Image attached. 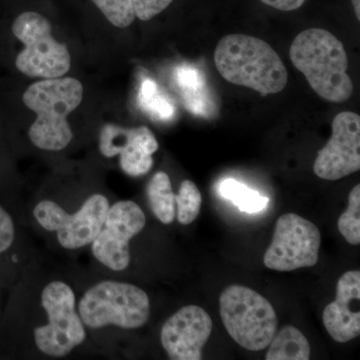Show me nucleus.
Listing matches in <instances>:
<instances>
[{
  "mask_svg": "<svg viewBox=\"0 0 360 360\" xmlns=\"http://www.w3.org/2000/svg\"><path fill=\"white\" fill-rule=\"evenodd\" d=\"M77 293L66 276L42 271L32 262L30 348L33 357L66 359L89 340L77 310Z\"/></svg>",
  "mask_w": 360,
  "mask_h": 360,
  "instance_id": "1",
  "label": "nucleus"
},
{
  "mask_svg": "<svg viewBox=\"0 0 360 360\" xmlns=\"http://www.w3.org/2000/svg\"><path fill=\"white\" fill-rule=\"evenodd\" d=\"M150 300L134 283L104 278L77 297V310L90 340H116V333L143 328L150 317Z\"/></svg>",
  "mask_w": 360,
  "mask_h": 360,
  "instance_id": "2",
  "label": "nucleus"
},
{
  "mask_svg": "<svg viewBox=\"0 0 360 360\" xmlns=\"http://www.w3.org/2000/svg\"><path fill=\"white\" fill-rule=\"evenodd\" d=\"M111 205L110 198L99 191L75 202L44 196L32 202V221L58 250L77 253L91 245Z\"/></svg>",
  "mask_w": 360,
  "mask_h": 360,
  "instance_id": "3",
  "label": "nucleus"
},
{
  "mask_svg": "<svg viewBox=\"0 0 360 360\" xmlns=\"http://www.w3.org/2000/svg\"><path fill=\"white\" fill-rule=\"evenodd\" d=\"M290 59L321 98L340 103L354 94L347 51L328 30L310 28L300 33L291 44Z\"/></svg>",
  "mask_w": 360,
  "mask_h": 360,
  "instance_id": "4",
  "label": "nucleus"
},
{
  "mask_svg": "<svg viewBox=\"0 0 360 360\" xmlns=\"http://www.w3.org/2000/svg\"><path fill=\"white\" fill-rule=\"evenodd\" d=\"M214 63L226 82L262 96L278 94L288 84V70L276 51L264 40L250 35L224 37L215 49Z\"/></svg>",
  "mask_w": 360,
  "mask_h": 360,
  "instance_id": "5",
  "label": "nucleus"
},
{
  "mask_svg": "<svg viewBox=\"0 0 360 360\" xmlns=\"http://www.w3.org/2000/svg\"><path fill=\"white\" fill-rule=\"evenodd\" d=\"M84 97V86L75 78H49L27 87L22 96L26 108L37 118L28 130L35 148L60 151L73 139L68 116L77 110Z\"/></svg>",
  "mask_w": 360,
  "mask_h": 360,
  "instance_id": "6",
  "label": "nucleus"
},
{
  "mask_svg": "<svg viewBox=\"0 0 360 360\" xmlns=\"http://www.w3.org/2000/svg\"><path fill=\"white\" fill-rule=\"evenodd\" d=\"M219 312L229 335L245 349H264L276 335V310L266 298L250 288L229 286L220 295Z\"/></svg>",
  "mask_w": 360,
  "mask_h": 360,
  "instance_id": "7",
  "label": "nucleus"
},
{
  "mask_svg": "<svg viewBox=\"0 0 360 360\" xmlns=\"http://www.w3.org/2000/svg\"><path fill=\"white\" fill-rule=\"evenodd\" d=\"M11 33L25 45L16 56L15 68L26 77L49 79L63 77L70 71L68 46L53 39L51 23L41 14L33 11L20 14L11 25Z\"/></svg>",
  "mask_w": 360,
  "mask_h": 360,
  "instance_id": "8",
  "label": "nucleus"
},
{
  "mask_svg": "<svg viewBox=\"0 0 360 360\" xmlns=\"http://www.w3.org/2000/svg\"><path fill=\"white\" fill-rule=\"evenodd\" d=\"M146 225V213L136 202H112L101 231L89 246L99 269L115 276L129 269L132 239L143 231Z\"/></svg>",
  "mask_w": 360,
  "mask_h": 360,
  "instance_id": "9",
  "label": "nucleus"
},
{
  "mask_svg": "<svg viewBox=\"0 0 360 360\" xmlns=\"http://www.w3.org/2000/svg\"><path fill=\"white\" fill-rule=\"evenodd\" d=\"M321 245V234L316 225L295 213H285L277 219L264 265L277 271L314 266Z\"/></svg>",
  "mask_w": 360,
  "mask_h": 360,
  "instance_id": "10",
  "label": "nucleus"
},
{
  "mask_svg": "<svg viewBox=\"0 0 360 360\" xmlns=\"http://www.w3.org/2000/svg\"><path fill=\"white\" fill-rule=\"evenodd\" d=\"M330 139L317 153L314 174L319 179L338 180L360 169V116L338 113L331 124Z\"/></svg>",
  "mask_w": 360,
  "mask_h": 360,
  "instance_id": "11",
  "label": "nucleus"
},
{
  "mask_svg": "<svg viewBox=\"0 0 360 360\" xmlns=\"http://www.w3.org/2000/svg\"><path fill=\"white\" fill-rule=\"evenodd\" d=\"M212 333L210 314L198 305H186L163 323L160 342L169 359L200 360Z\"/></svg>",
  "mask_w": 360,
  "mask_h": 360,
  "instance_id": "12",
  "label": "nucleus"
},
{
  "mask_svg": "<svg viewBox=\"0 0 360 360\" xmlns=\"http://www.w3.org/2000/svg\"><path fill=\"white\" fill-rule=\"evenodd\" d=\"M158 149L155 134L146 127L124 129L104 125L99 135V150L105 158L120 155V165L129 176L146 174L153 165V153Z\"/></svg>",
  "mask_w": 360,
  "mask_h": 360,
  "instance_id": "13",
  "label": "nucleus"
},
{
  "mask_svg": "<svg viewBox=\"0 0 360 360\" xmlns=\"http://www.w3.org/2000/svg\"><path fill=\"white\" fill-rule=\"evenodd\" d=\"M360 271L350 270L340 276L336 297L323 310V324L336 342L345 343L360 335Z\"/></svg>",
  "mask_w": 360,
  "mask_h": 360,
  "instance_id": "14",
  "label": "nucleus"
},
{
  "mask_svg": "<svg viewBox=\"0 0 360 360\" xmlns=\"http://www.w3.org/2000/svg\"><path fill=\"white\" fill-rule=\"evenodd\" d=\"M174 80L187 110L202 116L212 112V101L206 89L205 77L198 68L179 65L174 71Z\"/></svg>",
  "mask_w": 360,
  "mask_h": 360,
  "instance_id": "15",
  "label": "nucleus"
},
{
  "mask_svg": "<svg viewBox=\"0 0 360 360\" xmlns=\"http://www.w3.org/2000/svg\"><path fill=\"white\" fill-rule=\"evenodd\" d=\"M149 207L161 224H172L176 217L175 195L170 177L167 172H158L149 180L148 188Z\"/></svg>",
  "mask_w": 360,
  "mask_h": 360,
  "instance_id": "16",
  "label": "nucleus"
},
{
  "mask_svg": "<svg viewBox=\"0 0 360 360\" xmlns=\"http://www.w3.org/2000/svg\"><path fill=\"white\" fill-rule=\"evenodd\" d=\"M310 345L302 331L288 326L276 333L269 343L266 360H309Z\"/></svg>",
  "mask_w": 360,
  "mask_h": 360,
  "instance_id": "17",
  "label": "nucleus"
},
{
  "mask_svg": "<svg viewBox=\"0 0 360 360\" xmlns=\"http://www.w3.org/2000/svg\"><path fill=\"white\" fill-rule=\"evenodd\" d=\"M139 108L153 120L168 122L175 115L172 99L150 78H143L137 96Z\"/></svg>",
  "mask_w": 360,
  "mask_h": 360,
  "instance_id": "18",
  "label": "nucleus"
},
{
  "mask_svg": "<svg viewBox=\"0 0 360 360\" xmlns=\"http://www.w3.org/2000/svg\"><path fill=\"white\" fill-rule=\"evenodd\" d=\"M219 193L222 198L231 200L239 210L248 213H257L264 210L269 202V198H265L257 191L250 189L238 180L224 179L220 182Z\"/></svg>",
  "mask_w": 360,
  "mask_h": 360,
  "instance_id": "19",
  "label": "nucleus"
},
{
  "mask_svg": "<svg viewBox=\"0 0 360 360\" xmlns=\"http://www.w3.org/2000/svg\"><path fill=\"white\" fill-rule=\"evenodd\" d=\"M202 196L198 187L191 180L186 179L180 184L179 193L175 195L176 217L179 224H193L200 212Z\"/></svg>",
  "mask_w": 360,
  "mask_h": 360,
  "instance_id": "20",
  "label": "nucleus"
},
{
  "mask_svg": "<svg viewBox=\"0 0 360 360\" xmlns=\"http://www.w3.org/2000/svg\"><path fill=\"white\" fill-rule=\"evenodd\" d=\"M338 231L349 245L360 243V186L357 184L348 196L347 210L338 219Z\"/></svg>",
  "mask_w": 360,
  "mask_h": 360,
  "instance_id": "21",
  "label": "nucleus"
},
{
  "mask_svg": "<svg viewBox=\"0 0 360 360\" xmlns=\"http://www.w3.org/2000/svg\"><path fill=\"white\" fill-rule=\"evenodd\" d=\"M111 25L124 28L132 25L135 16L132 0H92Z\"/></svg>",
  "mask_w": 360,
  "mask_h": 360,
  "instance_id": "22",
  "label": "nucleus"
},
{
  "mask_svg": "<svg viewBox=\"0 0 360 360\" xmlns=\"http://www.w3.org/2000/svg\"><path fill=\"white\" fill-rule=\"evenodd\" d=\"M16 238V226L11 213L0 205V255L13 248Z\"/></svg>",
  "mask_w": 360,
  "mask_h": 360,
  "instance_id": "23",
  "label": "nucleus"
},
{
  "mask_svg": "<svg viewBox=\"0 0 360 360\" xmlns=\"http://www.w3.org/2000/svg\"><path fill=\"white\" fill-rule=\"evenodd\" d=\"M174 0H132L135 16L142 21L150 20L167 9Z\"/></svg>",
  "mask_w": 360,
  "mask_h": 360,
  "instance_id": "24",
  "label": "nucleus"
},
{
  "mask_svg": "<svg viewBox=\"0 0 360 360\" xmlns=\"http://www.w3.org/2000/svg\"><path fill=\"white\" fill-rule=\"evenodd\" d=\"M266 6L274 7L277 11H292L303 6L305 0H260Z\"/></svg>",
  "mask_w": 360,
  "mask_h": 360,
  "instance_id": "25",
  "label": "nucleus"
},
{
  "mask_svg": "<svg viewBox=\"0 0 360 360\" xmlns=\"http://www.w3.org/2000/svg\"><path fill=\"white\" fill-rule=\"evenodd\" d=\"M357 20H360V0H352Z\"/></svg>",
  "mask_w": 360,
  "mask_h": 360,
  "instance_id": "26",
  "label": "nucleus"
}]
</instances>
